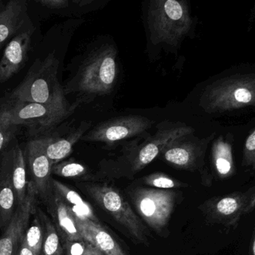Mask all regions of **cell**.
I'll return each instance as SVG.
<instances>
[{
  "instance_id": "cell-1",
  "label": "cell",
  "mask_w": 255,
  "mask_h": 255,
  "mask_svg": "<svg viewBox=\"0 0 255 255\" xmlns=\"http://www.w3.org/2000/svg\"><path fill=\"white\" fill-rule=\"evenodd\" d=\"M59 65V59L54 53H50L45 59H36L8 99L42 104L69 117L78 105L70 104L65 97L58 80Z\"/></svg>"
},
{
  "instance_id": "cell-2",
  "label": "cell",
  "mask_w": 255,
  "mask_h": 255,
  "mask_svg": "<svg viewBox=\"0 0 255 255\" xmlns=\"http://www.w3.org/2000/svg\"><path fill=\"white\" fill-rule=\"evenodd\" d=\"M117 50L112 44H104L90 53L75 77L64 89L65 95L77 94L75 104L89 102L96 97L108 95L117 79Z\"/></svg>"
},
{
  "instance_id": "cell-3",
  "label": "cell",
  "mask_w": 255,
  "mask_h": 255,
  "mask_svg": "<svg viewBox=\"0 0 255 255\" xmlns=\"http://www.w3.org/2000/svg\"><path fill=\"white\" fill-rule=\"evenodd\" d=\"M147 23L153 44L177 46L191 30L192 18L186 1L153 0L149 2Z\"/></svg>"
},
{
  "instance_id": "cell-4",
  "label": "cell",
  "mask_w": 255,
  "mask_h": 255,
  "mask_svg": "<svg viewBox=\"0 0 255 255\" xmlns=\"http://www.w3.org/2000/svg\"><path fill=\"white\" fill-rule=\"evenodd\" d=\"M200 105L208 113L255 107V74H235L216 80L203 92Z\"/></svg>"
},
{
  "instance_id": "cell-5",
  "label": "cell",
  "mask_w": 255,
  "mask_h": 255,
  "mask_svg": "<svg viewBox=\"0 0 255 255\" xmlns=\"http://www.w3.org/2000/svg\"><path fill=\"white\" fill-rule=\"evenodd\" d=\"M83 188L97 204L110 213L136 241L148 245L149 232L134 213L129 203L113 186L101 184H84Z\"/></svg>"
},
{
  "instance_id": "cell-6",
  "label": "cell",
  "mask_w": 255,
  "mask_h": 255,
  "mask_svg": "<svg viewBox=\"0 0 255 255\" xmlns=\"http://www.w3.org/2000/svg\"><path fill=\"white\" fill-rule=\"evenodd\" d=\"M68 116L47 106L8 99L0 104V125H20L49 131Z\"/></svg>"
},
{
  "instance_id": "cell-7",
  "label": "cell",
  "mask_w": 255,
  "mask_h": 255,
  "mask_svg": "<svg viewBox=\"0 0 255 255\" xmlns=\"http://www.w3.org/2000/svg\"><path fill=\"white\" fill-rule=\"evenodd\" d=\"M131 198L143 220L156 231H162L168 223L175 202L174 191L136 188Z\"/></svg>"
},
{
  "instance_id": "cell-8",
  "label": "cell",
  "mask_w": 255,
  "mask_h": 255,
  "mask_svg": "<svg viewBox=\"0 0 255 255\" xmlns=\"http://www.w3.org/2000/svg\"><path fill=\"white\" fill-rule=\"evenodd\" d=\"M154 121L141 116H125L101 122L86 132L81 140L99 141L107 144L136 136L148 130Z\"/></svg>"
},
{
  "instance_id": "cell-9",
  "label": "cell",
  "mask_w": 255,
  "mask_h": 255,
  "mask_svg": "<svg viewBox=\"0 0 255 255\" xmlns=\"http://www.w3.org/2000/svg\"><path fill=\"white\" fill-rule=\"evenodd\" d=\"M255 204V191L252 189L246 192H235L209 200L202 206V210L212 222L233 225L243 215L250 213Z\"/></svg>"
},
{
  "instance_id": "cell-10",
  "label": "cell",
  "mask_w": 255,
  "mask_h": 255,
  "mask_svg": "<svg viewBox=\"0 0 255 255\" xmlns=\"http://www.w3.org/2000/svg\"><path fill=\"white\" fill-rule=\"evenodd\" d=\"M37 198L38 195L33 184L28 182L24 201L17 206L12 219L0 237V255H17V247L27 228L29 219L36 209Z\"/></svg>"
},
{
  "instance_id": "cell-11",
  "label": "cell",
  "mask_w": 255,
  "mask_h": 255,
  "mask_svg": "<svg viewBox=\"0 0 255 255\" xmlns=\"http://www.w3.org/2000/svg\"><path fill=\"white\" fill-rule=\"evenodd\" d=\"M26 171L38 197L47 203L53 195L51 186V168L53 165L41 145L39 138L28 141L24 153Z\"/></svg>"
},
{
  "instance_id": "cell-12",
  "label": "cell",
  "mask_w": 255,
  "mask_h": 255,
  "mask_svg": "<svg viewBox=\"0 0 255 255\" xmlns=\"http://www.w3.org/2000/svg\"><path fill=\"white\" fill-rule=\"evenodd\" d=\"M195 129L180 123H171L160 128L152 137L143 143L133 162L134 171H138L150 164L162 150L177 138L192 135Z\"/></svg>"
},
{
  "instance_id": "cell-13",
  "label": "cell",
  "mask_w": 255,
  "mask_h": 255,
  "mask_svg": "<svg viewBox=\"0 0 255 255\" xmlns=\"http://www.w3.org/2000/svg\"><path fill=\"white\" fill-rule=\"evenodd\" d=\"M190 135L177 138L168 144L160 153L164 159L178 168H189L193 166L204 146L208 144L215 133L204 139L190 138Z\"/></svg>"
},
{
  "instance_id": "cell-14",
  "label": "cell",
  "mask_w": 255,
  "mask_h": 255,
  "mask_svg": "<svg viewBox=\"0 0 255 255\" xmlns=\"http://www.w3.org/2000/svg\"><path fill=\"white\" fill-rule=\"evenodd\" d=\"M91 125L90 122H83L77 128H73L62 135L53 134L39 137L43 149L52 165L62 162L71 154L74 146L81 140Z\"/></svg>"
},
{
  "instance_id": "cell-15",
  "label": "cell",
  "mask_w": 255,
  "mask_h": 255,
  "mask_svg": "<svg viewBox=\"0 0 255 255\" xmlns=\"http://www.w3.org/2000/svg\"><path fill=\"white\" fill-rule=\"evenodd\" d=\"M0 168L9 175L17 206L20 205L26 198L28 181L24 153L18 144H14L3 152L0 157Z\"/></svg>"
},
{
  "instance_id": "cell-16",
  "label": "cell",
  "mask_w": 255,
  "mask_h": 255,
  "mask_svg": "<svg viewBox=\"0 0 255 255\" xmlns=\"http://www.w3.org/2000/svg\"><path fill=\"white\" fill-rule=\"evenodd\" d=\"M31 32H23L11 40L0 60V84L17 74L27 60Z\"/></svg>"
},
{
  "instance_id": "cell-17",
  "label": "cell",
  "mask_w": 255,
  "mask_h": 255,
  "mask_svg": "<svg viewBox=\"0 0 255 255\" xmlns=\"http://www.w3.org/2000/svg\"><path fill=\"white\" fill-rule=\"evenodd\" d=\"M82 237L98 248L106 255H128L114 237L104 229L99 222L76 218Z\"/></svg>"
},
{
  "instance_id": "cell-18",
  "label": "cell",
  "mask_w": 255,
  "mask_h": 255,
  "mask_svg": "<svg viewBox=\"0 0 255 255\" xmlns=\"http://www.w3.org/2000/svg\"><path fill=\"white\" fill-rule=\"evenodd\" d=\"M47 204L56 223L55 227L59 236L62 237V246H65L70 242L83 239L76 222L75 216L54 192H53Z\"/></svg>"
},
{
  "instance_id": "cell-19",
  "label": "cell",
  "mask_w": 255,
  "mask_h": 255,
  "mask_svg": "<svg viewBox=\"0 0 255 255\" xmlns=\"http://www.w3.org/2000/svg\"><path fill=\"white\" fill-rule=\"evenodd\" d=\"M26 14V3L11 0L0 11V49L20 29Z\"/></svg>"
},
{
  "instance_id": "cell-20",
  "label": "cell",
  "mask_w": 255,
  "mask_h": 255,
  "mask_svg": "<svg viewBox=\"0 0 255 255\" xmlns=\"http://www.w3.org/2000/svg\"><path fill=\"white\" fill-rule=\"evenodd\" d=\"M51 186L53 192L62 199L76 218L98 222L90 204L85 201L77 192L53 178L51 179Z\"/></svg>"
},
{
  "instance_id": "cell-21",
  "label": "cell",
  "mask_w": 255,
  "mask_h": 255,
  "mask_svg": "<svg viewBox=\"0 0 255 255\" xmlns=\"http://www.w3.org/2000/svg\"><path fill=\"white\" fill-rule=\"evenodd\" d=\"M212 157L216 174L221 178L231 177L235 171L231 139L219 136L212 146Z\"/></svg>"
},
{
  "instance_id": "cell-22",
  "label": "cell",
  "mask_w": 255,
  "mask_h": 255,
  "mask_svg": "<svg viewBox=\"0 0 255 255\" xmlns=\"http://www.w3.org/2000/svg\"><path fill=\"white\" fill-rule=\"evenodd\" d=\"M17 207V198L11 178L0 168V228H6Z\"/></svg>"
},
{
  "instance_id": "cell-23",
  "label": "cell",
  "mask_w": 255,
  "mask_h": 255,
  "mask_svg": "<svg viewBox=\"0 0 255 255\" xmlns=\"http://www.w3.org/2000/svg\"><path fill=\"white\" fill-rule=\"evenodd\" d=\"M39 213V218L44 226V241H43L41 255H62L63 246L60 240V236L53 222L48 219L42 212Z\"/></svg>"
},
{
  "instance_id": "cell-24",
  "label": "cell",
  "mask_w": 255,
  "mask_h": 255,
  "mask_svg": "<svg viewBox=\"0 0 255 255\" xmlns=\"http://www.w3.org/2000/svg\"><path fill=\"white\" fill-rule=\"evenodd\" d=\"M44 226L39 217H35L30 226L26 228L22 241L35 255H41L44 241Z\"/></svg>"
},
{
  "instance_id": "cell-25",
  "label": "cell",
  "mask_w": 255,
  "mask_h": 255,
  "mask_svg": "<svg viewBox=\"0 0 255 255\" xmlns=\"http://www.w3.org/2000/svg\"><path fill=\"white\" fill-rule=\"evenodd\" d=\"M87 172L86 165L74 159L58 162L51 168L52 174L65 178H78L86 175Z\"/></svg>"
},
{
  "instance_id": "cell-26",
  "label": "cell",
  "mask_w": 255,
  "mask_h": 255,
  "mask_svg": "<svg viewBox=\"0 0 255 255\" xmlns=\"http://www.w3.org/2000/svg\"><path fill=\"white\" fill-rule=\"evenodd\" d=\"M144 181L148 186L157 189H163V190L183 186L181 182L162 173H154L146 176L144 178Z\"/></svg>"
},
{
  "instance_id": "cell-27",
  "label": "cell",
  "mask_w": 255,
  "mask_h": 255,
  "mask_svg": "<svg viewBox=\"0 0 255 255\" xmlns=\"http://www.w3.org/2000/svg\"><path fill=\"white\" fill-rule=\"evenodd\" d=\"M255 130L247 137L245 143L244 153H243V165L244 166H252L255 168Z\"/></svg>"
},
{
  "instance_id": "cell-28",
  "label": "cell",
  "mask_w": 255,
  "mask_h": 255,
  "mask_svg": "<svg viewBox=\"0 0 255 255\" xmlns=\"http://www.w3.org/2000/svg\"><path fill=\"white\" fill-rule=\"evenodd\" d=\"M17 130L18 127L14 125H0V157L8 148Z\"/></svg>"
},
{
  "instance_id": "cell-29",
  "label": "cell",
  "mask_w": 255,
  "mask_h": 255,
  "mask_svg": "<svg viewBox=\"0 0 255 255\" xmlns=\"http://www.w3.org/2000/svg\"><path fill=\"white\" fill-rule=\"evenodd\" d=\"M89 244V242L83 238L70 242L63 246V249L66 252V255H83Z\"/></svg>"
},
{
  "instance_id": "cell-30",
  "label": "cell",
  "mask_w": 255,
  "mask_h": 255,
  "mask_svg": "<svg viewBox=\"0 0 255 255\" xmlns=\"http://www.w3.org/2000/svg\"><path fill=\"white\" fill-rule=\"evenodd\" d=\"M38 3L50 9H63L69 5L68 0H38Z\"/></svg>"
},
{
  "instance_id": "cell-31",
  "label": "cell",
  "mask_w": 255,
  "mask_h": 255,
  "mask_svg": "<svg viewBox=\"0 0 255 255\" xmlns=\"http://www.w3.org/2000/svg\"><path fill=\"white\" fill-rule=\"evenodd\" d=\"M83 255H106L105 254L103 253L101 250L98 249V248L94 246L93 245L89 243V246H88L87 249H86V252L83 254Z\"/></svg>"
},
{
  "instance_id": "cell-32",
  "label": "cell",
  "mask_w": 255,
  "mask_h": 255,
  "mask_svg": "<svg viewBox=\"0 0 255 255\" xmlns=\"http://www.w3.org/2000/svg\"><path fill=\"white\" fill-rule=\"evenodd\" d=\"M17 253V255H35L32 250H30L22 240L20 241V247Z\"/></svg>"
},
{
  "instance_id": "cell-33",
  "label": "cell",
  "mask_w": 255,
  "mask_h": 255,
  "mask_svg": "<svg viewBox=\"0 0 255 255\" xmlns=\"http://www.w3.org/2000/svg\"><path fill=\"white\" fill-rule=\"evenodd\" d=\"M255 240H252V255H255Z\"/></svg>"
}]
</instances>
